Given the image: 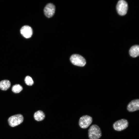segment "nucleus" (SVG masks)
<instances>
[{"mask_svg":"<svg viewBox=\"0 0 139 139\" xmlns=\"http://www.w3.org/2000/svg\"><path fill=\"white\" fill-rule=\"evenodd\" d=\"M89 139H99L102 136V132L99 126L96 124L92 125L88 131Z\"/></svg>","mask_w":139,"mask_h":139,"instance_id":"obj_1","label":"nucleus"},{"mask_svg":"<svg viewBox=\"0 0 139 139\" xmlns=\"http://www.w3.org/2000/svg\"><path fill=\"white\" fill-rule=\"evenodd\" d=\"M23 119V116L21 114H18L10 117L8 118V121L9 125L13 127L21 123Z\"/></svg>","mask_w":139,"mask_h":139,"instance_id":"obj_2","label":"nucleus"},{"mask_svg":"<svg viewBox=\"0 0 139 139\" xmlns=\"http://www.w3.org/2000/svg\"><path fill=\"white\" fill-rule=\"evenodd\" d=\"M70 60L73 64L79 66H83L86 64L85 58L82 56L77 54L72 55L70 57Z\"/></svg>","mask_w":139,"mask_h":139,"instance_id":"obj_3","label":"nucleus"},{"mask_svg":"<svg viewBox=\"0 0 139 139\" xmlns=\"http://www.w3.org/2000/svg\"><path fill=\"white\" fill-rule=\"evenodd\" d=\"M128 126V122L127 120L122 119L115 122L113 125V127L115 130L120 131L126 128Z\"/></svg>","mask_w":139,"mask_h":139,"instance_id":"obj_4","label":"nucleus"},{"mask_svg":"<svg viewBox=\"0 0 139 139\" xmlns=\"http://www.w3.org/2000/svg\"><path fill=\"white\" fill-rule=\"evenodd\" d=\"M128 7V4L126 2L123 0H119L116 6L118 13L121 16L125 15L127 12Z\"/></svg>","mask_w":139,"mask_h":139,"instance_id":"obj_5","label":"nucleus"},{"mask_svg":"<svg viewBox=\"0 0 139 139\" xmlns=\"http://www.w3.org/2000/svg\"><path fill=\"white\" fill-rule=\"evenodd\" d=\"M92 121L93 119L91 116L88 115H84L80 118L79 125L81 128L85 129L89 126Z\"/></svg>","mask_w":139,"mask_h":139,"instance_id":"obj_6","label":"nucleus"},{"mask_svg":"<svg viewBox=\"0 0 139 139\" xmlns=\"http://www.w3.org/2000/svg\"><path fill=\"white\" fill-rule=\"evenodd\" d=\"M55 10V6L53 4L48 3L46 6L44 8V14L48 18H51L54 14Z\"/></svg>","mask_w":139,"mask_h":139,"instance_id":"obj_7","label":"nucleus"},{"mask_svg":"<svg viewBox=\"0 0 139 139\" xmlns=\"http://www.w3.org/2000/svg\"><path fill=\"white\" fill-rule=\"evenodd\" d=\"M20 33L23 37L26 38H28L32 36L33 31L32 28L29 26L24 25L21 28Z\"/></svg>","mask_w":139,"mask_h":139,"instance_id":"obj_8","label":"nucleus"},{"mask_svg":"<svg viewBox=\"0 0 139 139\" xmlns=\"http://www.w3.org/2000/svg\"><path fill=\"white\" fill-rule=\"evenodd\" d=\"M127 109L130 112H133L139 109V100L136 99L131 101L128 104Z\"/></svg>","mask_w":139,"mask_h":139,"instance_id":"obj_9","label":"nucleus"},{"mask_svg":"<svg viewBox=\"0 0 139 139\" xmlns=\"http://www.w3.org/2000/svg\"><path fill=\"white\" fill-rule=\"evenodd\" d=\"M129 54L133 57H136L139 55V46L138 45H135L132 47L129 51Z\"/></svg>","mask_w":139,"mask_h":139,"instance_id":"obj_10","label":"nucleus"},{"mask_svg":"<svg viewBox=\"0 0 139 139\" xmlns=\"http://www.w3.org/2000/svg\"><path fill=\"white\" fill-rule=\"evenodd\" d=\"M45 115L42 111L38 110L35 112L34 115L35 119L37 121H40L43 120L45 118Z\"/></svg>","mask_w":139,"mask_h":139,"instance_id":"obj_11","label":"nucleus"},{"mask_svg":"<svg viewBox=\"0 0 139 139\" xmlns=\"http://www.w3.org/2000/svg\"><path fill=\"white\" fill-rule=\"evenodd\" d=\"M11 83L8 80H4L0 82V89L4 91L7 90L11 86Z\"/></svg>","mask_w":139,"mask_h":139,"instance_id":"obj_12","label":"nucleus"},{"mask_svg":"<svg viewBox=\"0 0 139 139\" xmlns=\"http://www.w3.org/2000/svg\"><path fill=\"white\" fill-rule=\"evenodd\" d=\"M22 89V86L19 84L14 85L13 86L12 89L13 92L15 93L20 92Z\"/></svg>","mask_w":139,"mask_h":139,"instance_id":"obj_13","label":"nucleus"},{"mask_svg":"<svg viewBox=\"0 0 139 139\" xmlns=\"http://www.w3.org/2000/svg\"><path fill=\"white\" fill-rule=\"evenodd\" d=\"M24 81L26 84L29 86H31L33 84V81L32 78L27 76L25 78Z\"/></svg>","mask_w":139,"mask_h":139,"instance_id":"obj_14","label":"nucleus"}]
</instances>
